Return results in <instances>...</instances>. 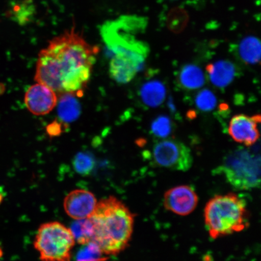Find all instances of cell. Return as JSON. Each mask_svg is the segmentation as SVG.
Wrapping results in <instances>:
<instances>
[{
	"mask_svg": "<svg viewBox=\"0 0 261 261\" xmlns=\"http://www.w3.org/2000/svg\"><path fill=\"white\" fill-rule=\"evenodd\" d=\"M99 48L91 45L74 29L49 42L40 52L35 80L58 95L83 96L96 63Z\"/></svg>",
	"mask_w": 261,
	"mask_h": 261,
	"instance_id": "obj_1",
	"label": "cell"
},
{
	"mask_svg": "<svg viewBox=\"0 0 261 261\" xmlns=\"http://www.w3.org/2000/svg\"><path fill=\"white\" fill-rule=\"evenodd\" d=\"M140 19L125 17L103 26L102 35L112 53L109 71L120 84L129 83L144 65L149 50L148 45L135 37L142 24Z\"/></svg>",
	"mask_w": 261,
	"mask_h": 261,
	"instance_id": "obj_2",
	"label": "cell"
},
{
	"mask_svg": "<svg viewBox=\"0 0 261 261\" xmlns=\"http://www.w3.org/2000/svg\"><path fill=\"white\" fill-rule=\"evenodd\" d=\"M135 215L113 196L97 202L89 219L93 227V241L107 256L116 255L128 246Z\"/></svg>",
	"mask_w": 261,
	"mask_h": 261,
	"instance_id": "obj_3",
	"label": "cell"
},
{
	"mask_svg": "<svg viewBox=\"0 0 261 261\" xmlns=\"http://www.w3.org/2000/svg\"><path fill=\"white\" fill-rule=\"evenodd\" d=\"M246 201L233 193L215 196L205 205V227L212 239L240 232L249 226Z\"/></svg>",
	"mask_w": 261,
	"mask_h": 261,
	"instance_id": "obj_4",
	"label": "cell"
},
{
	"mask_svg": "<svg viewBox=\"0 0 261 261\" xmlns=\"http://www.w3.org/2000/svg\"><path fill=\"white\" fill-rule=\"evenodd\" d=\"M218 171L237 190L260 188V155L247 149H237L228 154Z\"/></svg>",
	"mask_w": 261,
	"mask_h": 261,
	"instance_id": "obj_5",
	"label": "cell"
},
{
	"mask_svg": "<svg viewBox=\"0 0 261 261\" xmlns=\"http://www.w3.org/2000/svg\"><path fill=\"white\" fill-rule=\"evenodd\" d=\"M75 243L70 228L50 221L39 227L34 244L41 261H70Z\"/></svg>",
	"mask_w": 261,
	"mask_h": 261,
	"instance_id": "obj_6",
	"label": "cell"
},
{
	"mask_svg": "<svg viewBox=\"0 0 261 261\" xmlns=\"http://www.w3.org/2000/svg\"><path fill=\"white\" fill-rule=\"evenodd\" d=\"M150 160L156 167L181 172L188 171L193 164L190 149L174 139L155 143L150 151Z\"/></svg>",
	"mask_w": 261,
	"mask_h": 261,
	"instance_id": "obj_7",
	"label": "cell"
},
{
	"mask_svg": "<svg viewBox=\"0 0 261 261\" xmlns=\"http://www.w3.org/2000/svg\"><path fill=\"white\" fill-rule=\"evenodd\" d=\"M198 203V197L193 188L188 185L178 186L165 192L163 204L166 210L180 216L193 212Z\"/></svg>",
	"mask_w": 261,
	"mask_h": 261,
	"instance_id": "obj_8",
	"label": "cell"
},
{
	"mask_svg": "<svg viewBox=\"0 0 261 261\" xmlns=\"http://www.w3.org/2000/svg\"><path fill=\"white\" fill-rule=\"evenodd\" d=\"M260 116H248L240 114L231 119L228 126V133L237 143L247 146H252L259 138L258 125Z\"/></svg>",
	"mask_w": 261,
	"mask_h": 261,
	"instance_id": "obj_9",
	"label": "cell"
},
{
	"mask_svg": "<svg viewBox=\"0 0 261 261\" xmlns=\"http://www.w3.org/2000/svg\"><path fill=\"white\" fill-rule=\"evenodd\" d=\"M58 94L44 84L37 83L29 88L24 96L27 109L36 116L50 113L57 107Z\"/></svg>",
	"mask_w": 261,
	"mask_h": 261,
	"instance_id": "obj_10",
	"label": "cell"
},
{
	"mask_svg": "<svg viewBox=\"0 0 261 261\" xmlns=\"http://www.w3.org/2000/svg\"><path fill=\"white\" fill-rule=\"evenodd\" d=\"M97 202L92 192L83 189H74L65 197L64 210L74 220L87 219L93 214Z\"/></svg>",
	"mask_w": 261,
	"mask_h": 261,
	"instance_id": "obj_11",
	"label": "cell"
},
{
	"mask_svg": "<svg viewBox=\"0 0 261 261\" xmlns=\"http://www.w3.org/2000/svg\"><path fill=\"white\" fill-rule=\"evenodd\" d=\"M205 70L208 80L214 86L220 89L229 86L238 74L237 65L227 60H221L208 64Z\"/></svg>",
	"mask_w": 261,
	"mask_h": 261,
	"instance_id": "obj_12",
	"label": "cell"
},
{
	"mask_svg": "<svg viewBox=\"0 0 261 261\" xmlns=\"http://www.w3.org/2000/svg\"><path fill=\"white\" fill-rule=\"evenodd\" d=\"M140 97L146 107H158L164 102L166 96L165 84L159 80H151L142 85Z\"/></svg>",
	"mask_w": 261,
	"mask_h": 261,
	"instance_id": "obj_13",
	"label": "cell"
},
{
	"mask_svg": "<svg viewBox=\"0 0 261 261\" xmlns=\"http://www.w3.org/2000/svg\"><path fill=\"white\" fill-rule=\"evenodd\" d=\"M58 97V115L63 123H70L76 120L81 113V106L77 97L73 94L65 93Z\"/></svg>",
	"mask_w": 261,
	"mask_h": 261,
	"instance_id": "obj_14",
	"label": "cell"
},
{
	"mask_svg": "<svg viewBox=\"0 0 261 261\" xmlns=\"http://www.w3.org/2000/svg\"><path fill=\"white\" fill-rule=\"evenodd\" d=\"M177 81L179 87L192 91L200 89L205 83L203 71L195 64L184 65L179 70Z\"/></svg>",
	"mask_w": 261,
	"mask_h": 261,
	"instance_id": "obj_15",
	"label": "cell"
},
{
	"mask_svg": "<svg viewBox=\"0 0 261 261\" xmlns=\"http://www.w3.org/2000/svg\"><path fill=\"white\" fill-rule=\"evenodd\" d=\"M237 57L243 63L254 65L260 63L261 45L259 39L254 36H248L241 40L236 48Z\"/></svg>",
	"mask_w": 261,
	"mask_h": 261,
	"instance_id": "obj_16",
	"label": "cell"
},
{
	"mask_svg": "<svg viewBox=\"0 0 261 261\" xmlns=\"http://www.w3.org/2000/svg\"><path fill=\"white\" fill-rule=\"evenodd\" d=\"M75 241L78 244L86 245L92 242L93 238V227L89 218L75 220L70 228Z\"/></svg>",
	"mask_w": 261,
	"mask_h": 261,
	"instance_id": "obj_17",
	"label": "cell"
},
{
	"mask_svg": "<svg viewBox=\"0 0 261 261\" xmlns=\"http://www.w3.org/2000/svg\"><path fill=\"white\" fill-rule=\"evenodd\" d=\"M174 129V124L169 117L160 116L153 120L151 132L153 135L160 139H165L171 135Z\"/></svg>",
	"mask_w": 261,
	"mask_h": 261,
	"instance_id": "obj_18",
	"label": "cell"
},
{
	"mask_svg": "<svg viewBox=\"0 0 261 261\" xmlns=\"http://www.w3.org/2000/svg\"><path fill=\"white\" fill-rule=\"evenodd\" d=\"M78 252L76 261H106L107 255L104 254L94 242L86 245Z\"/></svg>",
	"mask_w": 261,
	"mask_h": 261,
	"instance_id": "obj_19",
	"label": "cell"
},
{
	"mask_svg": "<svg viewBox=\"0 0 261 261\" xmlns=\"http://www.w3.org/2000/svg\"><path fill=\"white\" fill-rule=\"evenodd\" d=\"M195 104L201 112H211L217 107V97L210 90H202L195 96Z\"/></svg>",
	"mask_w": 261,
	"mask_h": 261,
	"instance_id": "obj_20",
	"label": "cell"
},
{
	"mask_svg": "<svg viewBox=\"0 0 261 261\" xmlns=\"http://www.w3.org/2000/svg\"><path fill=\"white\" fill-rule=\"evenodd\" d=\"M73 164L78 174L87 175L92 171L95 163L93 156L89 153L80 152L75 156Z\"/></svg>",
	"mask_w": 261,
	"mask_h": 261,
	"instance_id": "obj_21",
	"label": "cell"
},
{
	"mask_svg": "<svg viewBox=\"0 0 261 261\" xmlns=\"http://www.w3.org/2000/svg\"><path fill=\"white\" fill-rule=\"evenodd\" d=\"M62 125L61 123L53 122L50 125H49L47 128V132L49 135L50 136H57L60 135L62 132Z\"/></svg>",
	"mask_w": 261,
	"mask_h": 261,
	"instance_id": "obj_22",
	"label": "cell"
},
{
	"mask_svg": "<svg viewBox=\"0 0 261 261\" xmlns=\"http://www.w3.org/2000/svg\"><path fill=\"white\" fill-rule=\"evenodd\" d=\"M5 192L1 186H0V204H1L5 198Z\"/></svg>",
	"mask_w": 261,
	"mask_h": 261,
	"instance_id": "obj_23",
	"label": "cell"
},
{
	"mask_svg": "<svg viewBox=\"0 0 261 261\" xmlns=\"http://www.w3.org/2000/svg\"><path fill=\"white\" fill-rule=\"evenodd\" d=\"M3 255V251L1 249H0V257H2Z\"/></svg>",
	"mask_w": 261,
	"mask_h": 261,
	"instance_id": "obj_24",
	"label": "cell"
}]
</instances>
